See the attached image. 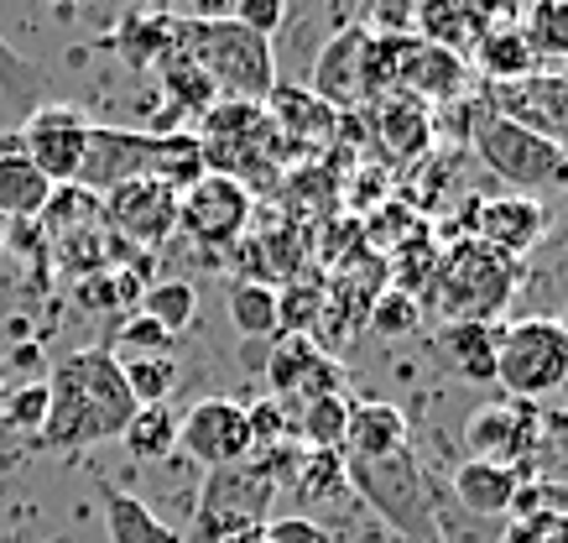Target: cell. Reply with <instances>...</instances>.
<instances>
[{
	"label": "cell",
	"instance_id": "obj_1",
	"mask_svg": "<svg viewBox=\"0 0 568 543\" xmlns=\"http://www.w3.org/2000/svg\"><path fill=\"white\" fill-rule=\"evenodd\" d=\"M131 413L136 403L125 392L121 361L104 345H89V351L63 355L48 371V419L37 439L48 450H89L104 439H121Z\"/></svg>",
	"mask_w": 568,
	"mask_h": 543
},
{
	"label": "cell",
	"instance_id": "obj_2",
	"mask_svg": "<svg viewBox=\"0 0 568 543\" xmlns=\"http://www.w3.org/2000/svg\"><path fill=\"white\" fill-rule=\"evenodd\" d=\"M178 53L209 73V84L220 89V100H245L261 105L276 84L272 42L245 32L241 21H193L178 17Z\"/></svg>",
	"mask_w": 568,
	"mask_h": 543
},
{
	"label": "cell",
	"instance_id": "obj_3",
	"mask_svg": "<svg viewBox=\"0 0 568 543\" xmlns=\"http://www.w3.org/2000/svg\"><path fill=\"white\" fill-rule=\"evenodd\" d=\"M428 293L444 324H496L517 299V262L480 241H459L438 257Z\"/></svg>",
	"mask_w": 568,
	"mask_h": 543
},
{
	"label": "cell",
	"instance_id": "obj_4",
	"mask_svg": "<svg viewBox=\"0 0 568 543\" xmlns=\"http://www.w3.org/2000/svg\"><path fill=\"white\" fill-rule=\"evenodd\" d=\"M349 491H361V502L381 512V523L407 543H438L433 523V475L417 465L413 450L386 460H345Z\"/></svg>",
	"mask_w": 568,
	"mask_h": 543
},
{
	"label": "cell",
	"instance_id": "obj_5",
	"mask_svg": "<svg viewBox=\"0 0 568 543\" xmlns=\"http://www.w3.org/2000/svg\"><path fill=\"white\" fill-rule=\"evenodd\" d=\"M496 386L517 403H537L568 386V324L548 314L511 319L496 330Z\"/></svg>",
	"mask_w": 568,
	"mask_h": 543
},
{
	"label": "cell",
	"instance_id": "obj_6",
	"mask_svg": "<svg viewBox=\"0 0 568 543\" xmlns=\"http://www.w3.org/2000/svg\"><path fill=\"white\" fill-rule=\"evenodd\" d=\"M475 152L511 189H568V147L490 105H475Z\"/></svg>",
	"mask_w": 568,
	"mask_h": 543
},
{
	"label": "cell",
	"instance_id": "obj_7",
	"mask_svg": "<svg viewBox=\"0 0 568 543\" xmlns=\"http://www.w3.org/2000/svg\"><path fill=\"white\" fill-rule=\"evenodd\" d=\"M272 502H276V486L251 465V460H241V465L209 471V486H204V496H199L193 527H199L204 543H235L241 533L266 523Z\"/></svg>",
	"mask_w": 568,
	"mask_h": 543
},
{
	"label": "cell",
	"instance_id": "obj_8",
	"mask_svg": "<svg viewBox=\"0 0 568 543\" xmlns=\"http://www.w3.org/2000/svg\"><path fill=\"white\" fill-rule=\"evenodd\" d=\"M251 214H256L251 189L224 173H204L199 183H189V189L178 193V230L189 241L209 245V251H224V245L245 241Z\"/></svg>",
	"mask_w": 568,
	"mask_h": 543
},
{
	"label": "cell",
	"instance_id": "obj_9",
	"mask_svg": "<svg viewBox=\"0 0 568 543\" xmlns=\"http://www.w3.org/2000/svg\"><path fill=\"white\" fill-rule=\"evenodd\" d=\"M89 137H94V121H89L84 110L37 105L32 115H27V125H21L17 152L48 178L52 189H63V183H79V173H84Z\"/></svg>",
	"mask_w": 568,
	"mask_h": 543
},
{
	"label": "cell",
	"instance_id": "obj_10",
	"mask_svg": "<svg viewBox=\"0 0 568 543\" xmlns=\"http://www.w3.org/2000/svg\"><path fill=\"white\" fill-rule=\"evenodd\" d=\"M100 210L104 230L121 245L156 251V245L173 241L178 230V189L156 183V178H131V183H115L110 193H100Z\"/></svg>",
	"mask_w": 568,
	"mask_h": 543
},
{
	"label": "cell",
	"instance_id": "obj_11",
	"mask_svg": "<svg viewBox=\"0 0 568 543\" xmlns=\"http://www.w3.org/2000/svg\"><path fill=\"white\" fill-rule=\"evenodd\" d=\"M178 450L199 460L204 471L241 465L251 455V413L235 398H204L178 419Z\"/></svg>",
	"mask_w": 568,
	"mask_h": 543
},
{
	"label": "cell",
	"instance_id": "obj_12",
	"mask_svg": "<svg viewBox=\"0 0 568 543\" xmlns=\"http://www.w3.org/2000/svg\"><path fill=\"white\" fill-rule=\"evenodd\" d=\"M308 89L334 115H349V110L371 105V32L355 27V21H345V27L324 42Z\"/></svg>",
	"mask_w": 568,
	"mask_h": 543
},
{
	"label": "cell",
	"instance_id": "obj_13",
	"mask_svg": "<svg viewBox=\"0 0 568 543\" xmlns=\"http://www.w3.org/2000/svg\"><path fill=\"white\" fill-rule=\"evenodd\" d=\"M266 382L282 403H308V398H334L345 386V371L313 345V334H276L266 355Z\"/></svg>",
	"mask_w": 568,
	"mask_h": 543
},
{
	"label": "cell",
	"instance_id": "obj_14",
	"mask_svg": "<svg viewBox=\"0 0 568 543\" xmlns=\"http://www.w3.org/2000/svg\"><path fill=\"white\" fill-rule=\"evenodd\" d=\"M537 439H542V423H537L532 403H517V398L475 408L465 423L469 460H490V465H511V471H521V460L537 450Z\"/></svg>",
	"mask_w": 568,
	"mask_h": 543
},
{
	"label": "cell",
	"instance_id": "obj_15",
	"mask_svg": "<svg viewBox=\"0 0 568 543\" xmlns=\"http://www.w3.org/2000/svg\"><path fill=\"white\" fill-rule=\"evenodd\" d=\"M469 79V58L448 53L438 42H423V37H402L396 42V69L392 84L396 94H413L423 105H444V100H459Z\"/></svg>",
	"mask_w": 568,
	"mask_h": 543
},
{
	"label": "cell",
	"instance_id": "obj_16",
	"mask_svg": "<svg viewBox=\"0 0 568 543\" xmlns=\"http://www.w3.org/2000/svg\"><path fill=\"white\" fill-rule=\"evenodd\" d=\"M469 210H475V235L469 241L490 245L500 257H527L542 235H548V210L527 199V193H506V199H469Z\"/></svg>",
	"mask_w": 568,
	"mask_h": 543
},
{
	"label": "cell",
	"instance_id": "obj_17",
	"mask_svg": "<svg viewBox=\"0 0 568 543\" xmlns=\"http://www.w3.org/2000/svg\"><path fill=\"white\" fill-rule=\"evenodd\" d=\"M521 491H527V471L490 465V460H459V471H454V481H448V502L465 512V517L506 523V517L517 512Z\"/></svg>",
	"mask_w": 568,
	"mask_h": 543
},
{
	"label": "cell",
	"instance_id": "obj_18",
	"mask_svg": "<svg viewBox=\"0 0 568 543\" xmlns=\"http://www.w3.org/2000/svg\"><path fill=\"white\" fill-rule=\"evenodd\" d=\"M496 21H506L496 0H417V37L459 58H469L480 32H490Z\"/></svg>",
	"mask_w": 568,
	"mask_h": 543
},
{
	"label": "cell",
	"instance_id": "obj_19",
	"mask_svg": "<svg viewBox=\"0 0 568 543\" xmlns=\"http://www.w3.org/2000/svg\"><path fill=\"white\" fill-rule=\"evenodd\" d=\"M413 450L407 434V413L392 403H349V423H345V460H386Z\"/></svg>",
	"mask_w": 568,
	"mask_h": 543
},
{
	"label": "cell",
	"instance_id": "obj_20",
	"mask_svg": "<svg viewBox=\"0 0 568 543\" xmlns=\"http://www.w3.org/2000/svg\"><path fill=\"white\" fill-rule=\"evenodd\" d=\"M261 110H266V121L287 141H297V147H303V141H328L339 131V115H334L308 84H272V94L261 100Z\"/></svg>",
	"mask_w": 568,
	"mask_h": 543
},
{
	"label": "cell",
	"instance_id": "obj_21",
	"mask_svg": "<svg viewBox=\"0 0 568 543\" xmlns=\"http://www.w3.org/2000/svg\"><path fill=\"white\" fill-rule=\"evenodd\" d=\"M469 63L490 79V84H517V79H532L542 63H537L532 42L521 37V27L511 17L496 21L490 32H480V42L469 48Z\"/></svg>",
	"mask_w": 568,
	"mask_h": 543
},
{
	"label": "cell",
	"instance_id": "obj_22",
	"mask_svg": "<svg viewBox=\"0 0 568 543\" xmlns=\"http://www.w3.org/2000/svg\"><path fill=\"white\" fill-rule=\"evenodd\" d=\"M100 502H104V533H110V543H183V533L162 523L136 491H121V486H110V481H100Z\"/></svg>",
	"mask_w": 568,
	"mask_h": 543
},
{
	"label": "cell",
	"instance_id": "obj_23",
	"mask_svg": "<svg viewBox=\"0 0 568 543\" xmlns=\"http://www.w3.org/2000/svg\"><path fill=\"white\" fill-rule=\"evenodd\" d=\"M48 199H52L48 178L37 173L17 147H6L0 152V220L6 225H32L37 214L48 210Z\"/></svg>",
	"mask_w": 568,
	"mask_h": 543
},
{
	"label": "cell",
	"instance_id": "obj_24",
	"mask_svg": "<svg viewBox=\"0 0 568 543\" xmlns=\"http://www.w3.org/2000/svg\"><path fill=\"white\" fill-rule=\"evenodd\" d=\"M438 355L465 382H496V324H444Z\"/></svg>",
	"mask_w": 568,
	"mask_h": 543
},
{
	"label": "cell",
	"instance_id": "obj_25",
	"mask_svg": "<svg viewBox=\"0 0 568 543\" xmlns=\"http://www.w3.org/2000/svg\"><path fill=\"white\" fill-rule=\"evenodd\" d=\"M115 48L131 69H156L178 53V17H162V11H131L115 32Z\"/></svg>",
	"mask_w": 568,
	"mask_h": 543
},
{
	"label": "cell",
	"instance_id": "obj_26",
	"mask_svg": "<svg viewBox=\"0 0 568 543\" xmlns=\"http://www.w3.org/2000/svg\"><path fill=\"white\" fill-rule=\"evenodd\" d=\"M376 131H381V141H386V147H392L396 158H417V152H423V147H428L433 141V115H428V105H423V100H413V94H381L376 105Z\"/></svg>",
	"mask_w": 568,
	"mask_h": 543
},
{
	"label": "cell",
	"instance_id": "obj_27",
	"mask_svg": "<svg viewBox=\"0 0 568 543\" xmlns=\"http://www.w3.org/2000/svg\"><path fill=\"white\" fill-rule=\"evenodd\" d=\"M37 225H42V241L48 245L73 241V235H89V230H104L100 193H89L84 183H63V189H52L48 210L37 214Z\"/></svg>",
	"mask_w": 568,
	"mask_h": 543
},
{
	"label": "cell",
	"instance_id": "obj_28",
	"mask_svg": "<svg viewBox=\"0 0 568 543\" xmlns=\"http://www.w3.org/2000/svg\"><path fill=\"white\" fill-rule=\"evenodd\" d=\"M162 73V89H168V105H173V121H204L209 110L220 105V89L209 84V73L199 63H189L183 53H173L168 63H156Z\"/></svg>",
	"mask_w": 568,
	"mask_h": 543
},
{
	"label": "cell",
	"instance_id": "obj_29",
	"mask_svg": "<svg viewBox=\"0 0 568 543\" xmlns=\"http://www.w3.org/2000/svg\"><path fill=\"white\" fill-rule=\"evenodd\" d=\"M121 439H125V450H131V460H141V465H156V460H168V455L178 450V413H173V403L136 408Z\"/></svg>",
	"mask_w": 568,
	"mask_h": 543
},
{
	"label": "cell",
	"instance_id": "obj_30",
	"mask_svg": "<svg viewBox=\"0 0 568 543\" xmlns=\"http://www.w3.org/2000/svg\"><path fill=\"white\" fill-rule=\"evenodd\" d=\"M230 324L245 334V340H276V288L272 282H256V278H241L230 288Z\"/></svg>",
	"mask_w": 568,
	"mask_h": 543
},
{
	"label": "cell",
	"instance_id": "obj_31",
	"mask_svg": "<svg viewBox=\"0 0 568 543\" xmlns=\"http://www.w3.org/2000/svg\"><path fill=\"white\" fill-rule=\"evenodd\" d=\"M537 63H568V0H532L517 17Z\"/></svg>",
	"mask_w": 568,
	"mask_h": 543
},
{
	"label": "cell",
	"instance_id": "obj_32",
	"mask_svg": "<svg viewBox=\"0 0 568 543\" xmlns=\"http://www.w3.org/2000/svg\"><path fill=\"white\" fill-rule=\"evenodd\" d=\"M345 423H349L345 392L297 403V439H303L308 450H334V455H345Z\"/></svg>",
	"mask_w": 568,
	"mask_h": 543
},
{
	"label": "cell",
	"instance_id": "obj_33",
	"mask_svg": "<svg viewBox=\"0 0 568 543\" xmlns=\"http://www.w3.org/2000/svg\"><path fill=\"white\" fill-rule=\"evenodd\" d=\"M121 361V376H125V392L136 408H152V403H168L178 392V361L173 355H115Z\"/></svg>",
	"mask_w": 568,
	"mask_h": 543
},
{
	"label": "cell",
	"instance_id": "obj_34",
	"mask_svg": "<svg viewBox=\"0 0 568 543\" xmlns=\"http://www.w3.org/2000/svg\"><path fill=\"white\" fill-rule=\"evenodd\" d=\"M141 314L156 319V324L178 340V334L193 324V314H199V293H193V282H183V278L146 282V293H141Z\"/></svg>",
	"mask_w": 568,
	"mask_h": 543
},
{
	"label": "cell",
	"instance_id": "obj_35",
	"mask_svg": "<svg viewBox=\"0 0 568 543\" xmlns=\"http://www.w3.org/2000/svg\"><path fill=\"white\" fill-rule=\"evenodd\" d=\"M293 491H297V502H328V496L349 491L345 455H334V450H303V465H297V475H293Z\"/></svg>",
	"mask_w": 568,
	"mask_h": 543
},
{
	"label": "cell",
	"instance_id": "obj_36",
	"mask_svg": "<svg viewBox=\"0 0 568 543\" xmlns=\"http://www.w3.org/2000/svg\"><path fill=\"white\" fill-rule=\"evenodd\" d=\"M417 324H423V303H417V293H402V288L376 293V303H371V330L376 334L402 340V334H413Z\"/></svg>",
	"mask_w": 568,
	"mask_h": 543
},
{
	"label": "cell",
	"instance_id": "obj_37",
	"mask_svg": "<svg viewBox=\"0 0 568 543\" xmlns=\"http://www.w3.org/2000/svg\"><path fill=\"white\" fill-rule=\"evenodd\" d=\"M110 355H173V334L162 330L156 319H146L136 309V314L121 319V330H115V345H110Z\"/></svg>",
	"mask_w": 568,
	"mask_h": 543
},
{
	"label": "cell",
	"instance_id": "obj_38",
	"mask_svg": "<svg viewBox=\"0 0 568 543\" xmlns=\"http://www.w3.org/2000/svg\"><path fill=\"white\" fill-rule=\"evenodd\" d=\"M6 423L21 429V434H42V419H48V382H21L6 403H0Z\"/></svg>",
	"mask_w": 568,
	"mask_h": 543
},
{
	"label": "cell",
	"instance_id": "obj_39",
	"mask_svg": "<svg viewBox=\"0 0 568 543\" xmlns=\"http://www.w3.org/2000/svg\"><path fill=\"white\" fill-rule=\"evenodd\" d=\"M230 21H241L245 32H256L272 42V37L282 32V21H287V0H241Z\"/></svg>",
	"mask_w": 568,
	"mask_h": 543
},
{
	"label": "cell",
	"instance_id": "obj_40",
	"mask_svg": "<svg viewBox=\"0 0 568 543\" xmlns=\"http://www.w3.org/2000/svg\"><path fill=\"white\" fill-rule=\"evenodd\" d=\"M0 89H6V94H32L37 89V69L6 42V37H0Z\"/></svg>",
	"mask_w": 568,
	"mask_h": 543
},
{
	"label": "cell",
	"instance_id": "obj_41",
	"mask_svg": "<svg viewBox=\"0 0 568 543\" xmlns=\"http://www.w3.org/2000/svg\"><path fill=\"white\" fill-rule=\"evenodd\" d=\"M261 533H266V543H334L328 527H318L313 517H276V523H266Z\"/></svg>",
	"mask_w": 568,
	"mask_h": 543
},
{
	"label": "cell",
	"instance_id": "obj_42",
	"mask_svg": "<svg viewBox=\"0 0 568 543\" xmlns=\"http://www.w3.org/2000/svg\"><path fill=\"white\" fill-rule=\"evenodd\" d=\"M183 6H193V21H224V17H235L241 0H183Z\"/></svg>",
	"mask_w": 568,
	"mask_h": 543
},
{
	"label": "cell",
	"instance_id": "obj_43",
	"mask_svg": "<svg viewBox=\"0 0 568 543\" xmlns=\"http://www.w3.org/2000/svg\"><path fill=\"white\" fill-rule=\"evenodd\" d=\"M52 6H94V0H52Z\"/></svg>",
	"mask_w": 568,
	"mask_h": 543
},
{
	"label": "cell",
	"instance_id": "obj_44",
	"mask_svg": "<svg viewBox=\"0 0 568 543\" xmlns=\"http://www.w3.org/2000/svg\"><path fill=\"white\" fill-rule=\"evenodd\" d=\"M0 241H6V220H0Z\"/></svg>",
	"mask_w": 568,
	"mask_h": 543
},
{
	"label": "cell",
	"instance_id": "obj_45",
	"mask_svg": "<svg viewBox=\"0 0 568 543\" xmlns=\"http://www.w3.org/2000/svg\"><path fill=\"white\" fill-rule=\"evenodd\" d=\"M564 324H568V319H564Z\"/></svg>",
	"mask_w": 568,
	"mask_h": 543
}]
</instances>
